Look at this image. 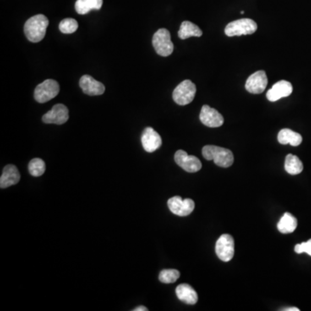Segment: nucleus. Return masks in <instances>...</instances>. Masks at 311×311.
<instances>
[{"label":"nucleus","mask_w":311,"mask_h":311,"mask_svg":"<svg viewBox=\"0 0 311 311\" xmlns=\"http://www.w3.org/2000/svg\"><path fill=\"white\" fill-rule=\"evenodd\" d=\"M49 26V19L44 15L38 14L29 18L24 24V34L31 43L41 42L45 36Z\"/></svg>","instance_id":"obj_1"},{"label":"nucleus","mask_w":311,"mask_h":311,"mask_svg":"<svg viewBox=\"0 0 311 311\" xmlns=\"http://www.w3.org/2000/svg\"><path fill=\"white\" fill-rule=\"evenodd\" d=\"M203 156L207 160H213L215 165L222 168H228L234 164V154L231 150L215 145L203 147Z\"/></svg>","instance_id":"obj_2"},{"label":"nucleus","mask_w":311,"mask_h":311,"mask_svg":"<svg viewBox=\"0 0 311 311\" xmlns=\"http://www.w3.org/2000/svg\"><path fill=\"white\" fill-rule=\"evenodd\" d=\"M258 25L255 21L249 18H242L232 21L225 28V34L229 37L236 35H252L256 32Z\"/></svg>","instance_id":"obj_3"},{"label":"nucleus","mask_w":311,"mask_h":311,"mask_svg":"<svg viewBox=\"0 0 311 311\" xmlns=\"http://www.w3.org/2000/svg\"><path fill=\"white\" fill-rule=\"evenodd\" d=\"M197 94V87L190 80H185L174 90L173 100L180 106H186L192 102Z\"/></svg>","instance_id":"obj_4"},{"label":"nucleus","mask_w":311,"mask_h":311,"mask_svg":"<svg viewBox=\"0 0 311 311\" xmlns=\"http://www.w3.org/2000/svg\"><path fill=\"white\" fill-rule=\"evenodd\" d=\"M170 37V31L166 29H159L153 35V47L159 56L166 57L173 52L174 45Z\"/></svg>","instance_id":"obj_5"},{"label":"nucleus","mask_w":311,"mask_h":311,"mask_svg":"<svg viewBox=\"0 0 311 311\" xmlns=\"http://www.w3.org/2000/svg\"><path fill=\"white\" fill-rule=\"evenodd\" d=\"M60 92L59 83L55 80H45L44 83H40L34 92L35 100L39 103H45L50 101Z\"/></svg>","instance_id":"obj_6"},{"label":"nucleus","mask_w":311,"mask_h":311,"mask_svg":"<svg viewBox=\"0 0 311 311\" xmlns=\"http://www.w3.org/2000/svg\"><path fill=\"white\" fill-rule=\"evenodd\" d=\"M215 253L218 258L224 262H228L235 256V240L230 235H222L215 245Z\"/></svg>","instance_id":"obj_7"},{"label":"nucleus","mask_w":311,"mask_h":311,"mask_svg":"<svg viewBox=\"0 0 311 311\" xmlns=\"http://www.w3.org/2000/svg\"><path fill=\"white\" fill-rule=\"evenodd\" d=\"M168 207L174 214L184 217L194 211L195 203L188 198L183 200L181 197H174L168 201Z\"/></svg>","instance_id":"obj_8"},{"label":"nucleus","mask_w":311,"mask_h":311,"mask_svg":"<svg viewBox=\"0 0 311 311\" xmlns=\"http://www.w3.org/2000/svg\"><path fill=\"white\" fill-rule=\"evenodd\" d=\"M175 161L177 165L189 173H195L202 169V163L195 156L188 155L184 150H179L175 154Z\"/></svg>","instance_id":"obj_9"},{"label":"nucleus","mask_w":311,"mask_h":311,"mask_svg":"<svg viewBox=\"0 0 311 311\" xmlns=\"http://www.w3.org/2000/svg\"><path fill=\"white\" fill-rule=\"evenodd\" d=\"M267 75L264 70H258L250 75L246 83V89L253 94H262L267 87Z\"/></svg>","instance_id":"obj_10"},{"label":"nucleus","mask_w":311,"mask_h":311,"mask_svg":"<svg viewBox=\"0 0 311 311\" xmlns=\"http://www.w3.org/2000/svg\"><path fill=\"white\" fill-rule=\"evenodd\" d=\"M200 121L206 127L215 128L220 127L223 125L224 119L222 115L218 112L217 110L212 108L208 105H204L202 107L200 113Z\"/></svg>","instance_id":"obj_11"},{"label":"nucleus","mask_w":311,"mask_h":311,"mask_svg":"<svg viewBox=\"0 0 311 311\" xmlns=\"http://www.w3.org/2000/svg\"><path fill=\"white\" fill-rule=\"evenodd\" d=\"M68 120V109L63 104H57L52 107L47 113L43 116V121L45 124L62 125Z\"/></svg>","instance_id":"obj_12"},{"label":"nucleus","mask_w":311,"mask_h":311,"mask_svg":"<svg viewBox=\"0 0 311 311\" xmlns=\"http://www.w3.org/2000/svg\"><path fill=\"white\" fill-rule=\"evenodd\" d=\"M142 145L147 152H154L162 145V138L151 127H146L141 136Z\"/></svg>","instance_id":"obj_13"},{"label":"nucleus","mask_w":311,"mask_h":311,"mask_svg":"<svg viewBox=\"0 0 311 311\" xmlns=\"http://www.w3.org/2000/svg\"><path fill=\"white\" fill-rule=\"evenodd\" d=\"M80 87L83 89V93L91 96L101 95L105 93V86L98 82L93 77L85 74L80 80Z\"/></svg>","instance_id":"obj_14"},{"label":"nucleus","mask_w":311,"mask_h":311,"mask_svg":"<svg viewBox=\"0 0 311 311\" xmlns=\"http://www.w3.org/2000/svg\"><path fill=\"white\" fill-rule=\"evenodd\" d=\"M293 91V87L287 81H280L273 85L270 90H268L266 97L270 101H277L281 98L288 97Z\"/></svg>","instance_id":"obj_15"},{"label":"nucleus","mask_w":311,"mask_h":311,"mask_svg":"<svg viewBox=\"0 0 311 311\" xmlns=\"http://www.w3.org/2000/svg\"><path fill=\"white\" fill-rule=\"evenodd\" d=\"M20 181V174L18 168L13 165H6L0 177V188H6L17 184Z\"/></svg>","instance_id":"obj_16"},{"label":"nucleus","mask_w":311,"mask_h":311,"mask_svg":"<svg viewBox=\"0 0 311 311\" xmlns=\"http://www.w3.org/2000/svg\"><path fill=\"white\" fill-rule=\"evenodd\" d=\"M176 296L178 299L187 304H196L198 301V295L192 286L187 284L179 285L176 289Z\"/></svg>","instance_id":"obj_17"},{"label":"nucleus","mask_w":311,"mask_h":311,"mask_svg":"<svg viewBox=\"0 0 311 311\" xmlns=\"http://www.w3.org/2000/svg\"><path fill=\"white\" fill-rule=\"evenodd\" d=\"M278 140L281 144H290L292 146H298L302 142V138L299 133L285 128L279 132Z\"/></svg>","instance_id":"obj_18"},{"label":"nucleus","mask_w":311,"mask_h":311,"mask_svg":"<svg viewBox=\"0 0 311 311\" xmlns=\"http://www.w3.org/2000/svg\"><path fill=\"white\" fill-rule=\"evenodd\" d=\"M297 226V218L290 213H285L278 223V229L282 234H291Z\"/></svg>","instance_id":"obj_19"},{"label":"nucleus","mask_w":311,"mask_h":311,"mask_svg":"<svg viewBox=\"0 0 311 311\" xmlns=\"http://www.w3.org/2000/svg\"><path fill=\"white\" fill-rule=\"evenodd\" d=\"M203 35V31L200 29L199 27L196 24L191 23L189 21H184L182 22L180 26L179 31H178V36L181 39L189 38L191 36H197L200 37Z\"/></svg>","instance_id":"obj_20"},{"label":"nucleus","mask_w":311,"mask_h":311,"mask_svg":"<svg viewBox=\"0 0 311 311\" xmlns=\"http://www.w3.org/2000/svg\"><path fill=\"white\" fill-rule=\"evenodd\" d=\"M103 0H77L74 8L80 15L88 14L92 10H100Z\"/></svg>","instance_id":"obj_21"},{"label":"nucleus","mask_w":311,"mask_h":311,"mask_svg":"<svg viewBox=\"0 0 311 311\" xmlns=\"http://www.w3.org/2000/svg\"><path fill=\"white\" fill-rule=\"evenodd\" d=\"M285 169L290 175H298L303 170V165L297 156L288 154L285 163Z\"/></svg>","instance_id":"obj_22"},{"label":"nucleus","mask_w":311,"mask_h":311,"mask_svg":"<svg viewBox=\"0 0 311 311\" xmlns=\"http://www.w3.org/2000/svg\"><path fill=\"white\" fill-rule=\"evenodd\" d=\"M46 170V165L41 159H34L29 162V172L33 176H41Z\"/></svg>","instance_id":"obj_23"},{"label":"nucleus","mask_w":311,"mask_h":311,"mask_svg":"<svg viewBox=\"0 0 311 311\" xmlns=\"http://www.w3.org/2000/svg\"><path fill=\"white\" fill-rule=\"evenodd\" d=\"M180 273L175 269H166L162 270L159 274V279L164 284H171L176 282L179 279Z\"/></svg>","instance_id":"obj_24"},{"label":"nucleus","mask_w":311,"mask_h":311,"mask_svg":"<svg viewBox=\"0 0 311 311\" xmlns=\"http://www.w3.org/2000/svg\"><path fill=\"white\" fill-rule=\"evenodd\" d=\"M78 26L79 25L75 19L65 18L63 20L61 21V23L59 24V29L61 32L64 33V34H72L76 31Z\"/></svg>","instance_id":"obj_25"},{"label":"nucleus","mask_w":311,"mask_h":311,"mask_svg":"<svg viewBox=\"0 0 311 311\" xmlns=\"http://www.w3.org/2000/svg\"><path fill=\"white\" fill-rule=\"evenodd\" d=\"M295 252L300 253H306L308 255L311 256V239L306 242H302L301 244H297L295 246Z\"/></svg>","instance_id":"obj_26"},{"label":"nucleus","mask_w":311,"mask_h":311,"mask_svg":"<svg viewBox=\"0 0 311 311\" xmlns=\"http://www.w3.org/2000/svg\"><path fill=\"white\" fill-rule=\"evenodd\" d=\"M134 311H147L148 310V308H145L144 306H139L138 308H134L133 309Z\"/></svg>","instance_id":"obj_27"},{"label":"nucleus","mask_w":311,"mask_h":311,"mask_svg":"<svg viewBox=\"0 0 311 311\" xmlns=\"http://www.w3.org/2000/svg\"><path fill=\"white\" fill-rule=\"evenodd\" d=\"M284 311H299V308H296V307H291V308H285Z\"/></svg>","instance_id":"obj_28"}]
</instances>
